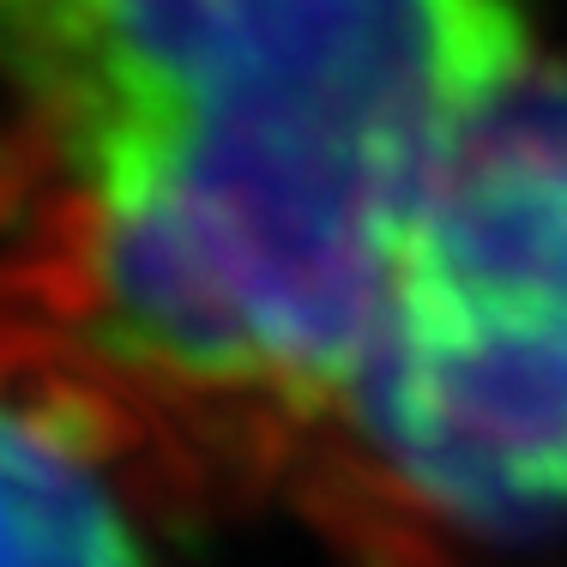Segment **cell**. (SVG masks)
<instances>
[{
    "mask_svg": "<svg viewBox=\"0 0 567 567\" xmlns=\"http://www.w3.org/2000/svg\"><path fill=\"white\" fill-rule=\"evenodd\" d=\"M513 0H0L31 248L133 374L320 411L465 121L532 66Z\"/></svg>",
    "mask_w": 567,
    "mask_h": 567,
    "instance_id": "6da1fadb",
    "label": "cell"
},
{
    "mask_svg": "<svg viewBox=\"0 0 567 567\" xmlns=\"http://www.w3.org/2000/svg\"><path fill=\"white\" fill-rule=\"evenodd\" d=\"M0 567H145L79 458L0 411Z\"/></svg>",
    "mask_w": 567,
    "mask_h": 567,
    "instance_id": "3957f363",
    "label": "cell"
},
{
    "mask_svg": "<svg viewBox=\"0 0 567 567\" xmlns=\"http://www.w3.org/2000/svg\"><path fill=\"white\" fill-rule=\"evenodd\" d=\"M350 393L411 502L489 537L567 525V61L441 157Z\"/></svg>",
    "mask_w": 567,
    "mask_h": 567,
    "instance_id": "7a4b0ae2",
    "label": "cell"
}]
</instances>
